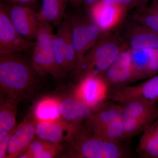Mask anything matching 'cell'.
<instances>
[{
    "mask_svg": "<svg viewBox=\"0 0 158 158\" xmlns=\"http://www.w3.org/2000/svg\"><path fill=\"white\" fill-rule=\"evenodd\" d=\"M37 76L32 62L15 53H0V86L5 98L17 102L27 98L35 88Z\"/></svg>",
    "mask_w": 158,
    "mask_h": 158,
    "instance_id": "6da1fadb",
    "label": "cell"
},
{
    "mask_svg": "<svg viewBox=\"0 0 158 158\" xmlns=\"http://www.w3.org/2000/svg\"><path fill=\"white\" fill-rule=\"evenodd\" d=\"M125 44L116 35L105 33L74 69L79 79L89 75L103 77Z\"/></svg>",
    "mask_w": 158,
    "mask_h": 158,
    "instance_id": "7a4b0ae2",
    "label": "cell"
},
{
    "mask_svg": "<svg viewBox=\"0 0 158 158\" xmlns=\"http://www.w3.org/2000/svg\"><path fill=\"white\" fill-rule=\"evenodd\" d=\"M69 142L71 154L77 158L131 157L130 150L121 142L107 141L95 135L89 129L82 127Z\"/></svg>",
    "mask_w": 158,
    "mask_h": 158,
    "instance_id": "3957f363",
    "label": "cell"
},
{
    "mask_svg": "<svg viewBox=\"0 0 158 158\" xmlns=\"http://www.w3.org/2000/svg\"><path fill=\"white\" fill-rule=\"evenodd\" d=\"M120 104L125 129L131 135L143 132L157 119L158 106L156 102L134 99Z\"/></svg>",
    "mask_w": 158,
    "mask_h": 158,
    "instance_id": "277c9868",
    "label": "cell"
},
{
    "mask_svg": "<svg viewBox=\"0 0 158 158\" xmlns=\"http://www.w3.org/2000/svg\"><path fill=\"white\" fill-rule=\"evenodd\" d=\"M70 23L73 41L77 55V66L87 51L93 47L103 34L101 29L89 16L74 15L70 16Z\"/></svg>",
    "mask_w": 158,
    "mask_h": 158,
    "instance_id": "5b68a950",
    "label": "cell"
},
{
    "mask_svg": "<svg viewBox=\"0 0 158 158\" xmlns=\"http://www.w3.org/2000/svg\"><path fill=\"white\" fill-rule=\"evenodd\" d=\"M110 87L103 77L89 75L79 79L73 95L94 111L106 103Z\"/></svg>",
    "mask_w": 158,
    "mask_h": 158,
    "instance_id": "8992f818",
    "label": "cell"
},
{
    "mask_svg": "<svg viewBox=\"0 0 158 158\" xmlns=\"http://www.w3.org/2000/svg\"><path fill=\"white\" fill-rule=\"evenodd\" d=\"M35 42L22 37L9 19L4 5H0V53H16L34 48Z\"/></svg>",
    "mask_w": 158,
    "mask_h": 158,
    "instance_id": "52a82bcc",
    "label": "cell"
},
{
    "mask_svg": "<svg viewBox=\"0 0 158 158\" xmlns=\"http://www.w3.org/2000/svg\"><path fill=\"white\" fill-rule=\"evenodd\" d=\"M82 123H72L59 120L52 122H37L36 136L38 139L51 143L61 144L70 141L81 128Z\"/></svg>",
    "mask_w": 158,
    "mask_h": 158,
    "instance_id": "ba28073f",
    "label": "cell"
},
{
    "mask_svg": "<svg viewBox=\"0 0 158 158\" xmlns=\"http://www.w3.org/2000/svg\"><path fill=\"white\" fill-rule=\"evenodd\" d=\"M3 5L11 23L20 35L28 40L35 39L40 23L38 13L28 6Z\"/></svg>",
    "mask_w": 158,
    "mask_h": 158,
    "instance_id": "9c48e42d",
    "label": "cell"
},
{
    "mask_svg": "<svg viewBox=\"0 0 158 158\" xmlns=\"http://www.w3.org/2000/svg\"><path fill=\"white\" fill-rule=\"evenodd\" d=\"M103 77L114 89L138 81L131 62L130 50L126 44Z\"/></svg>",
    "mask_w": 158,
    "mask_h": 158,
    "instance_id": "30bf717a",
    "label": "cell"
},
{
    "mask_svg": "<svg viewBox=\"0 0 158 158\" xmlns=\"http://www.w3.org/2000/svg\"><path fill=\"white\" fill-rule=\"evenodd\" d=\"M111 98L118 103L134 99L157 102L158 74L141 84L114 89Z\"/></svg>",
    "mask_w": 158,
    "mask_h": 158,
    "instance_id": "8fae6325",
    "label": "cell"
},
{
    "mask_svg": "<svg viewBox=\"0 0 158 158\" xmlns=\"http://www.w3.org/2000/svg\"><path fill=\"white\" fill-rule=\"evenodd\" d=\"M36 121L30 113L12 132L6 158H19L34 141L36 136Z\"/></svg>",
    "mask_w": 158,
    "mask_h": 158,
    "instance_id": "7c38bea8",
    "label": "cell"
},
{
    "mask_svg": "<svg viewBox=\"0 0 158 158\" xmlns=\"http://www.w3.org/2000/svg\"><path fill=\"white\" fill-rule=\"evenodd\" d=\"M88 9L89 17L99 27L103 34L109 33L122 22L127 9L121 6L98 2Z\"/></svg>",
    "mask_w": 158,
    "mask_h": 158,
    "instance_id": "4fadbf2b",
    "label": "cell"
},
{
    "mask_svg": "<svg viewBox=\"0 0 158 158\" xmlns=\"http://www.w3.org/2000/svg\"><path fill=\"white\" fill-rule=\"evenodd\" d=\"M124 43L130 49L158 48V34L140 24L133 25L127 31Z\"/></svg>",
    "mask_w": 158,
    "mask_h": 158,
    "instance_id": "5bb4252c",
    "label": "cell"
},
{
    "mask_svg": "<svg viewBox=\"0 0 158 158\" xmlns=\"http://www.w3.org/2000/svg\"><path fill=\"white\" fill-rule=\"evenodd\" d=\"M122 116L121 104L105 103L98 110L94 111L86 120V126L91 131L106 127Z\"/></svg>",
    "mask_w": 158,
    "mask_h": 158,
    "instance_id": "9a60e30c",
    "label": "cell"
},
{
    "mask_svg": "<svg viewBox=\"0 0 158 158\" xmlns=\"http://www.w3.org/2000/svg\"><path fill=\"white\" fill-rule=\"evenodd\" d=\"M61 117L72 123H81L86 120L94 111L74 95L59 99Z\"/></svg>",
    "mask_w": 158,
    "mask_h": 158,
    "instance_id": "2e32d148",
    "label": "cell"
},
{
    "mask_svg": "<svg viewBox=\"0 0 158 158\" xmlns=\"http://www.w3.org/2000/svg\"><path fill=\"white\" fill-rule=\"evenodd\" d=\"M34 48L32 64L40 76H44L48 74L54 77L63 75L56 62L52 50L44 49L36 45Z\"/></svg>",
    "mask_w": 158,
    "mask_h": 158,
    "instance_id": "e0dca14e",
    "label": "cell"
},
{
    "mask_svg": "<svg viewBox=\"0 0 158 158\" xmlns=\"http://www.w3.org/2000/svg\"><path fill=\"white\" fill-rule=\"evenodd\" d=\"M137 148L142 158H158V119L143 131Z\"/></svg>",
    "mask_w": 158,
    "mask_h": 158,
    "instance_id": "ac0fdd59",
    "label": "cell"
},
{
    "mask_svg": "<svg viewBox=\"0 0 158 158\" xmlns=\"http://www.w3.org/2000/svg\"><path fill=\"white\" fill-rule=\"evenodd\" d=\"M69 0H42V6L38 13L40 21L59 26L65 17V12Z\"/></svg>",
    "mask_w": 158,
    "mask_h": 158,
    "instance_id": "d6986e66",
    "label": "cell"
},
{
    "mask_svg": "<svg viewBox=\"0 0 158 158\" xmlns=\"http://www.w3.org/2000/svg\"><path fill=\"white\" fill-rule=\"evenodd\" d=\"M59 98L45 97L35 104L33 116L37 122H52L61 119L59 108Z\"/></svg>",
    "mask_w": 158,
    "mask_h": 158,
    "instance_id": "ffe728a7",
    "label": "cell"
},
{
    "mask_svg": "<svg viewBox=\"0 0 158 158\" xmlns=\"http://www.w3.org/2000/svg\"><path fill=\"white\" fill-rule=\"evenodd\" d=\"M61 144L51 143L40 139H34L20 158H52L62 152Z\"/></svg>",
    "mask_w": 158,
    "mask_h": 158,
    "instance_id": "44dd1931",
    "label": "cell"
},
{
    "mask_svg": "<svg viewBox=\"0 0 158 158\" xmlns=\"http://www.w3.org/2000/svg\"><path fill=\"white\" fill-rule=\"evenodd\" d=\"M18 102L11 99H1L0 132H12L16 127V106Z\"/></svg>",
    "mask_w": 158,
    "mask_h": 158,
    "instance_id": "7402d4cb",
    "label": "cell"
},
{
    "mask_svg": "<svg viewBox=\"0 0 158 158\" xmlns=\"http://www.w3.org/2000/svg\"><path fill=\"white\" fill-rule=\"evenodd\" d=\"M133 18L138 23L158 34V0H153L149 6L137 9Z\"/></svg>",
    "mask_w": 158,
    "mask_h": 158,
    "instance_id": "603a6c76",
    "label": "cell"
},
{
    "mask_svg": "<svg viewBox=\"0 0 158 158\" xmlns=\"http://www.w3.org/2000/svg\"><path fill=\"white\" fill-rule=\"evenodd\" d=\"M65 42V65L66 73L74 70L77 65V58L76 52L74 47L71 27L70 16L65 15L61 24Z\"/></svg>",
    "mask_w": 158,
    "mask_h": 158,
    "instance_id": "cb8c5ba5",
    "label": "cell"
},
{
    "mask_svg": "<svg viewBox=\"0 0 158 158\" xmlns=\"http://www.w3.org/2000/svg\"><path fill=\"white\" fill-rule=\"evenodd\" d=\"M130 50L131 62L137 80L149 78L150 50Z\"/></svg>",
    "mask_w": 158,
    "mask_h": 158,
    "instance_id": "d4e9b609",
    "label": "cell"
},
{
    "mask_svg": "<svg viewBox=\"0 0 158 158\" xmlns=\"http://www.w3.org/2000/svg\"><path fill=\"white\" fill-rule=\"evenodd\" d=\"M90 131L99 138L108 141L122 142L126 140L122 117L102 128Z\"/></svg>",
    "mask_w": 158,
    "mask_h": 158,
    "instance_id": "484cf974",
    "label": "cell"
},
{
    "mask_svg": "<svg viewBox=\"0 0 158 158\" xmlns=\"http://www.w3.org/2000/svg\"><path fill=\"white\" fill-rule=\"evenodd\" d=\"M52 50L57 65L63 75L66 73L65 65V42L62 26H59L56 34H55L52 43Z\"/></svg>",
    "mask_w": 158,
    "mask_h": 158,
    "instance_id": "4316f807",
    "label": "cell"
},
{
    "mask_svg": "<svg viewBox=\"0 0 158 158\" xmlns=\"http://www.w3.org/2000/svg\"><path fill=\"white\" fill-rule=\"evenodd\" d=\"M54 35L53 26L49 23L40 21L35 38V45L44 49L52 50Z\"/></svg>",
    "mask_w": 158,
    "mask_h": 158,
    "instance_id": "83f0119b",
    "label": "cell"
},
{
    "mask_svg": "<svg viewBox=\"0 0 158 158\" xmlns=\"http://www.w3.org/2000/svg\"><path fill=\"white\" fill-rule=\"evenodd\" d=\"M158 74V48L150 50L148 77H151Z\"/></svg>",
    "mask_w": 158,
    "mask_h": 158,
    "instance_id": "f1b7e54d",
    "label": "cell"
},
{
    "mask_svg": "<svg viewBox=\"0 0 158 158\" xmlns=\"http://www.w3.org/2000/svg\"><path fill=\"white\" fill-rule=\"evenodd\" d=\"M12 133L0 132V158H6L9 140Z\"/></svg>",
    "mask_w": 158,
    "mask_h": 158,
    "instance_id": "f546056e",
    "label": "cell"
},
{
    "mask_svg": "<svg viewBox=\"0 0 158 158\" xmlns=\"http://www.w3.org/2000/svg\"><path fill=\"white\" fill-rule=\"evenodd\" d=\"M98 2L121 6L127 10L132 8H136L137 5V0H99Z\"/></svg>",
    "mask_w": 158,
    "mask_h": 158,
    "instance_id": "4dcf8cb0",
    "label": "cell"
},
{
    "mask_svg": "<svg viewBox=\"0 0 158 158\" xmlns=\"http://www.w3.org/2000/svg\"><path fill=\"white\" fill-rule=\"evenodd\" d=\"M3 2L13 5H23L28 6L33 4L37 0H2Z\"/></svg>",
    "mask_w": 158,
    "mask_h": 158,
    "instance_id": "1f68e13d",
    "label": "cell"
},
{
    "mask_svg": "<svg viewBox=\"0 0 158 158\" xmlns=\"http://www.w3.org/2000/svg\"><path fill=\"white\" fill-rule=\"evenodd\" d=\"M150 0H137V9H143L148 6V3Z\"/></svg>",
    "mask_w": 158,
    "mask_h": 158,
    "instance_id": "d6a6232c",
    "label": "cell"
},
{
    "mask_svg": "<svg viewBox=\"0 0 158 158\" xmlns=\"http://www.w3.org/2000/svg\"><path fill=\"white\" fill-rule=\"evenodd\" d=\"M99 1V0H83V2L84 3L86 7L89 9L90 7L98 2Z\"/></svg>",
    "mask_w": 158,
    "mask_h": 158,
    "instance_id": "836d02e7",
    "label": "cell"
},
{
    "mask_svg": "<svg viewBox=\"0 0 158 158\" xmlns=\"http://www.w3.org/2000/svg\"><path fill=\"white\" fill-rule=\"evenodd\" d=\"M74 6H77L83 2V0H69Z\"/></svg>",
    "mask_w": 158,
    "mask_h": 158,
    "instance_id": "e575fe53",
    "label": "cell"
},
{
    "mask_svg": "<svg viewBox=\"0 0 158 158\" xmlns=\"http://www.w3.org/2000/svg\"><path fill=\"white\" fill-rule=\"evenodd\" d=\"M157 119H158V118H157Z\"/></svg>",
    "mask_w": 158,
    "mask_h": 158,
    "instance_id": "d590c367",
    "label": "cell"
}]
</instances>
